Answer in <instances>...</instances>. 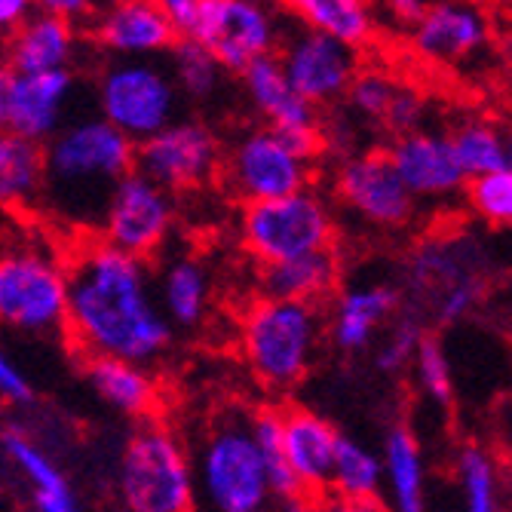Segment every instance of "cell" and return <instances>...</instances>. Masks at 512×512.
<instances>
[{"mask_svg": "<svg viewBox=\"0 0 512 512\" xmlns=\"http://www.w3.org/2000/svg\"><path fill=\"white\" fill-rule=\"evenodd\" d=\"M68 267L65 329L86 359H126L148 365L172 344V325L154 292L148 261L102 240L80 243Z\"/></svg>", "mask_w": 512, "mask_h": 512, "instance_id": "cell-1", "label": "cell"}, {"mask_svg": "<svg viewBox=\"0 0 512 512\" xmlns=\"http://www.w3.org/2000/svg\"><path fill=\"white\" fill-rule=\"evenodd\" d=\"M43 197L53 218L68 224H96L117 188L135 169V145L99 114L65 120V126L43 145Z\"/></svg>", "mask_w": 512, "mask_h": 512, "instance_id": "cell-2", "label": "cell"}, {"mask_svg": "<svg viewBox=\"0 0 512 512\" xmlns=\"http://www.w3.org/2000/svg\"><path fill=\"white\" fill-rule=\"evenodd\" d=\"M188 454L194 512H258L270 506V482L252 433V411L227 408L209 417Z\"/></svg>", "mask_w": 512, "mask_h": 512, "instance_id": "cell-3", "label": "cell"}, {"mask_svg": "<svg viewBox=\"0 0 512 512\" xmlns=\"http://www.w3.org/2000/svg\"><path fill=\"white\" fill-rule=\"evenodd\" d=\"M322 316L313 304L258 298L240 322V350L261 387L289 393L319 353Z\"/></svg>", "mask_w": 512, "mask_h": 512, "instance_id": "cell-4", "label": "cell"}, {"mask_svg": "<svg viewBox=\"0 0 512 512\" xmlns=\"http://www.w3.org/2000/svg\"><path fill=\"white\" fill-rule=\"evenodd\" d=\"M117 482L126 512H194L188 445L163 424H145L126 439Z\"/></svg>", "mask_w": 512, "mask_h": 512, "instance_id": "cell-5", "label": "cell"}, {"mask_svg": "<svg viewBox=\"0 0 512 512\" xmlns=\"http://www.w3.org/2000/svg\"><path fill=\"white\" fill-rule=\"evenodd\" d=\"M240 243L261 264L292 261L310 252L335 249L338 221L332 203L319 191L307 188L279 200L246 203L240 209Z\"/></svg>", "mask_w": 512, "mask_h": 512, "instance_id": "cell-6", "label": "cell"}, {"mask_svg": "<svg viewBox=\"0 0 512 512\" xmlns=\"http://www.w3.org/2000/svg\"><path fill=\"white\" fill-rule=\"evenodd\" d=\"M181 102L169 68L157 59H111L96 77L99 117L132 145L175 123Z\"/></svg>", "mask_w": 512, "mask_h": 512, "instance_id": "cell-7", "label": "cell"}, {"mask_svg": "<svg viewBox=\"0 0 512 512\" xmlns=\"http://www.w3.org/2000/svg\"><path fill=\"white\" fill-rule=\"evenodd\" d=\"M276 0H200L188 34L227 71L243 74L252 62L276 56L292 22Z\"/></svg>", "mask_w": 512, "mask_h": 512, "instance_id": "cell-8", "label": "cell"}, {"mask_svg": "<svg viewBox=\"0 0 512 512\" xmlns=\"http://www.w3.org/2000/svg\"><path fill=\"white\" fill-rule=\"evenodd\" d=\"M68 316V267L46 249L0 252V322L28 335H53Z\"/></svg>", "mask_w": 512, "mask_h": 512, "instance_id": "cell-9", "label": "cell"}, {"mask_svg": "<svg viewBox=\"0 0 512 512\" xmlns=\"http://www.w3.org/2000/svg\"><path fill=\"white\" fill-rule=\"evenodd\" d=\"M218 175L246 206L307 191L313 184V163L292 151L270 126H249L224 148Z\"/></svg>", "mask_w": 512, "mask_h": 512, "instance_id": "cell-10", "label": "cell"}, {"mask_svg": "<svg viewBox=\"0 0 512 512\" xmlns=\"http://www.w3.org/2000/svg\"><path fill=\"white\" fill-rule=\"evenodd\" d=\"M224 145L203 120H175L157 135L135 145V172H142L163 191H194L221 172Z\"/></svg>", "mask_w": 512, "mask_h": 512, "instance_id": "cell-11", "label": "cell"}, {"mask_svg": "<svg viewBox=\"0 0 512 512\" xmlns=\"http://www.w3.org/2000/svg\"><path fill=\"white\" fill-rule=\"evenodd\" d=\"M172 227V194L132 169L126 178L117 181V188L105 206V215L99 221V240L138 261H148L166 249Z\"/></svg>", "mask_w": 512, "mask_h": 512, "instance_id": "cell-12", "label": "cell"}, {"mask_svg": "<svg viewBox=\"0 0 512 512\" xmlns=\"http://www.w3.org/2000/svg\"><path fill=\"white\" fill-rule=\"evenodd\" d=\"M335 197L359 221L378 230H399L417 212V200L405 191L384 151L347 154L335 169Z\"/></svg>", "mask_w": 512, "mask_h": 512, "instance_id": "cell-13", "label": "cell"}, {"mask_svg": "<svg viewBox=\"0 0 512 512\" xmlns=\"http://www.w3.org/2000/svg\"><path fill=\"white\" fill-rule=\"evenodd\" d=\"M276 59L292 89L316 111L341 102L362 68L356 50L307 28H289L276 50Z\"/></svg>", "mask_w": 512, "mask_h": 512, "instance_id": "cell-14", "label": "cell"}, {"mask_svg": "<svg viewBox=\"0 0 512 512\" xmlns=\"http://www.w3.org/2000/svg\"><path fill=\"white\" fill-rule=\"evenodd\" d=\"M240 86L252 111L264 120V126L283 135L292 151H298L310 163L322 154L325 138L319 114L292 89L276 56L252 62L240 74Z\"/></svg>", "mask_w": 512, "mask_h": 512, "instance_id": "cell-15", "label": "cell"}, {"mask_svg": "<svg viewBox=\"0 0 512 512\" xmlns=\"http://www.w3.org/2000/svg\"><path fill=\"white\" fill-rule=\"evenodd\" d=\"M491 16L479 0H436L408 28V43L417 59L439 68L476 59L491 43Z\"/></svg>", "mask_w": 512, "mask_h": 512, "instance_id": "cell-16", "label": "cell"}, {"mask_svg": "<svg viewBox=\"0 0 512 512\" xmlns=\"http://www.w3.org/2000/svg\"><path fill=\"white\" fill-rule=\"evenodd\" d=\"M86 37L111 59H160L181 31L157 0H108Z\"/></svg>", "mask_w": 512, "mask_h": 512, "instance_id": "cell-17", "label": "cell"}, {"mask_svg": "<svg viewBox=\"0 0 512 512\" xmlns=\"http://www.w3.org/2000/svg\"><path fill=\"white\" fill-rule=\"evenodd\" d=\"M384 154L390 157L396 175L405 184V191L417 203L451 200L467 188V175L460 172L445 132L417 129V132L399 135L393 138V145Z\"/></svg>", "mask_w": 512, "mask_h": 512, "instance_id": "cell-18", "label": "cell"}, {"mask_svg": "<svg viewBox=\"0 0 512 512\" xmlns=\"http://www.w3.org/2000/svg\"><path fill=\"white\" fill-rule=\"evenodd\" d=\"M341 433L329 417L310 408H283V454L310 500L329 494Z\"/></svg>", "mask_w": 512, "mask_h": 512, "instance_id": "cell-19", "label": "cell"}, {"mask_svg": "<svg viewBox=\"0 0 512 512\" xmlns=\"http://www.w3.org/2000/svg\"><path fill=\"white\" fill-rule=\"evenodd\" d=\"M399 292L387 283H356L335 295L325 329L341 353H362L399 310Z\"/></svg>", "mask_w": 512, "mask_h": 512, "instance_id": "cell-20", "label": "cell"}, {"mask_svg": "<svg viewBox=\"0 0 512 512\" xmlns=\"http://www.w3.org/2000/svg\"><path fill=\"white\" fill-rule=\"evenodd\" d=\"M74 71L16 74L10 132L46 145L65 126V114L74 99Z\"/></svg>", "mask_w": 512, "mask_h": 512, "instance_id": "cell-21", "label": "cell"}, {"mask_svg": "<svg viewBox=\"0 0 512 512\" xmlns=\"http://www.w3.org/2000/svg\"><path fill=\"white\" fill-rule=\"evenodd\" d=\"M80 53V31L43 13H31L7 37V62L16 74L71 71Z\"/></svg>", "mask_w": 512, "mask_h": 512, "instance_id": "cell-22", "label": "cell"}, {"mask_svg": "<svg viewBox=\"0 0 512 512\" xmlns=\"http://www.w3.org/2000/svg\"><path fill=\"white\" fill-rule=\"evenodd\" d=\"M283 13L313 34L332 37L350 50H362L378 37L375 0H276Z\"/></svg>", "mask_w": 512, "mask_h": 512, "instance_id": "cell-23", "label": "cell"}, {"mask_svg": "<svg viewBox=\"0 0 512 512\" xmlns=\"http://www.w3.org/2000/svg\"><path fill=\"white\" fill-rule=\"evenodd\" d=\"M338 283H341V258L335 249L267 264L258 273L261 298L313 304V307H319V301L329 298L338 289Z\"/></svg>", "mask_w": 512, "mask_h": 512, "instance_id": "cell-24", "label": "cell"}, {"mask_svg": "<svg viewBox=\"0 0 512 512\" xmlns=\"http://www.w3.org/2000/svg\"><path fill=\"white\" fill-rule=\"evenodd\" d=\"M154 292L163 316L178 329H197L212 304V279L200 258L169 255L160 276L154 279Z\"/></svg>", "mask_w": 512, "mask_h": 512, "instance_id": "cell-25", "label": "cell"}, {"mask_svg": "<svg viewBox=\"0 0 512 512\" xmlns=\"http://www.w3.org/2000/svg\"><path fill=\"white\" fill-rule=\"evenodd\" d=\"M4 454L22 473V479L31 485L34 512H80V500H77L68 476L25 430L4 433Z\"/></svg>", "mask_w": 512, "mask_h": 512, "instance_id": "cell-26", "label": "cell"}, {"mask_svg": "<svg viewBox=\"0 0 512 512\" xmlns=\"http://www.w3.org/2000/svg\"><path fill=\"white\" fill-rule=\"evenodd\" d=\"M384 491L390 512H427V463L411 430L393 427L384 439Z\"/></svg>", "mask_w": 512, "mask_h": 512, "instance_id": "cell-27", "label": "cell"}, {"mask_svg": "<svg viewBox=\"0 0 512 512\" xmlns=\"http://www.w3.org/2000/svg\"><path fill=\"white\" fill-rule=\"evenodd\" d=\"M86 378L111 408L129 417H148L160 402L157 381L145 365L126 359H86Z\"/></svg>", "mask_w": 512, "mask_h": 512, "instance_id": "cell-28", "label": "cell"}, {"mask_svg": "<svg viewBox=\"0 0 512 512\" xmlns=\"http://www.w3.org/2000/svg\"><path fill=\"white\" fill-rule=\"evenodd\" d=\"M43 145L0 132V209H31L43 197Z\"/></svg>", "mask_w": 512, "mask_h": 512, "instance_id": "cell-29", "label": "cell"}, {"mask_svg": "<svg viewBox=\"0 0 512 512\" xmlns=\"http://www.w3.org/2000/svg\"><path fill=\"white\" fill-rule=\"evenodd\" d=\"M451 151L460 172L470 178L506 169V129L488 117H467L460 120L451 135Z\"/></svg>", "mask_w": 512, "mask_h": 512, "instance_id": "cell-30", "label": "cell"}, {"mask_svg": "<svg viewBox=\"0 0 512 512\" xmlns=\"http://www.w3.org/2000/svg\"><path fill=\"white\" fill-rule=\"evenodd\" d=\"M329 494L344 500H381L384 494V460L378 451L356 439H341Z\"/></svg>", "mask_w": 512, "mask_h": 512, "instance_id": "cell-31", "label": "cell"}, {"mask_svg": "<svg viewBox=\"0 0 512 512\" xmlns=\"http://www.w3.org/2000/svg\"><path fill=\"white\" fill-rule=\"evenodd\" d=\"M457 485L467 512H503V476L488 448L467 442L454 460Z\"/></svg>", "mask_w": 512, "mask_h": 512, "instance_id": "cell-32", "label": "cell"}, {"mask_svg": "<svg viewBox=\"0 0 512 512\" xmlns=\"http://www.w3.org/2000/svg\"><path fill=\"white\" fill-rule=\"evenodd\" d=\"M169 74L188 102H212L224 89L227 71L203 50L191 37H178V43L169 50Z\"/></svg>", "mask_w": 512, "mask_h": 512, "instance_id": "cell-33", "label": "cell"}, {"mask_svg": "<svg viewBox=\"0 0 512 512\" xmlns=\"http://www.w3.org/2000/svg\"><path fill=\"white\" fill-rule=\"evenodd\" d=\"M411 365H414V378L424 399H430L439 408H448L454 402V371H451L445 347L436 338L424 335V341L414 350Z\"/></svg>", "mask_w": 512, "mask_h": 512, "instance_id": "cell-34", "label": "cell"}, {"mask_svg": "<svg viewBox=\"0 0 512 512\" xmlns=\"http://www.w3.org/2000/svg\"><path fill=\"white\" fill-rule=\"evenodd\" d=\"M463 194H467L470 209L482 221L494 227H512V172L509 169L470 178Z\"/></svg>", "mask_w": 512, "mask_h": 512, "instance_id": "cell-35", "label": "cell"}, {"mask_svg": "<svg viewBox=\"0 0 512 512\" xmlns=\"http://www.w3.org/2000/svg\"><path fill=\"white\" fill-rule=\"evenodd\" d=\"M396 89H399V83L390 74H384L378 68H359V74L353 77L344 99H347V108L356 117L381 123L390 102H393V96H396Z\"/></svg>", "mask_w": 512, "mask_h": 512, "instance_id": "cell-36", "label": "cell"}, {"mask_svg": "<svg viewBox=\"0 0 512 512\" xmlns=\"http://www.w3.org/2000/svg\"><path fill=\"white\" fill-rule=\"evenodd\" d=\"M421 341H424L421 319H417L414 313L396 319V325L387 332V338L375 350V365L381 371H399V368L411 365L414 350H417V344H421Z\"/></svg>", "mask_w": 512, "mask_h": 512, "instance_id": "cell-37", "label": "cell"}, {"mask_svg": "<svg viewBox=\"0 0 512 512\" xmlns=\"http://www.w3.org/2000/svg\"><path fill=\"white\" fill-rule=\"evenodd\" d=\"M424 117H427V99L417 89L399 86L387 114H384V120H381V126L387 132H393V138H399V135L424 129Z\"/></svg>", "mask_w": 512, "mask_h": 512, "instance_id": "cell-38", "label": "cell"}, {"mask_svg": "<svg viewBox=\"0 0 512 512\" xmlns=\"http://www.w3.org/2000/svg\"><path fill=\"white\" fill-rule=\"evenodd\" d=\"M105 4L108 0H34V13L53 16V19L77 28L80 34H86Z\"/></svg>", "mask_w": 512, "mask_h": 512, "instance_id": "cell-39", "label": "cell"}, {"mask_svg": "<svg viewBox=\"0 0 512 512\" xmlns=\"http://www.w3.org/2000/svg\"><path fill=\"white\" fill-rule=\"evenodd\" d=\"M479 298H482V279L479 276L463 279V283L451 286L442 298H436V322L448 325V322L470 316L473 307L479 304Z\"/></svg>", "mask_w": 512, "mask_h": 512, "instance_id": "cell-40", "label": "cell"}, {"mask_svg": "<svg viewBox=\"0 0 512 512\" xmlns=\"http://www.w3.org/2000/svg\"><path fill=\"white\" fill-rule=\"evenodd\" d=\"M0 396H4L7 402H19V405L31 399L28 378L19 371V365L4 353V347H0Z\"/></svg>", "mask_w": 512, "mask_h": 512, "instance_id": "cell-41", "label": "cell"}, {"mask_svg": "<svg viewBox=\"0 0 512 512\" xmlns=\"http://www.w3.org/2000/svg\"><path fill=\"white\" fill-rule=\"evenodd\" d=\"M430 7V0H378L375 10H381L390 22L411 28L417 19H421Z\"/></svg>", "mask_w": 512, "mask_h": 512, "instance_id": "cell-42", "label": "cell"}, {"mask_svg": "<svg viewBox=\"0 0 512 512\" xmlns=\"http://www.w3.org/2000/svg\"><path fill=\"white\" fill-rule=\"evenodd\" d=\"M310 512H390L381 500H344L335 494H322L310 503Z\"/></svg>", "mask_w": 512, "mask_h": 512, "instance_id": "cell-43", "label": "cell"}, {"mask_svg": "<svg viewBox=\"0 0 512 512\" xmlns=\"http://www.w3.org/2000/svg\"><path fill=\"white\" fill-rule=\"evenodd\" d=\"M157 4L166 10V16L175 22V28L184 37V34H188V28H191V22H194V13H197L200 0H157Z\"/></svg>", "mask_w": 512, "mask_h": 512, "instance_id": "cell-44", "label": "cell"}, {"mask_svg": "<svg viewBox=\"0 0 512 512\" xmlns=\"http://www.w3.org/2000/svg\"><path fill=\"white\" fill-rule=\"evenodd\" d=\"M34 13V0H0V31L19 28Z\"/></svg>", "mask_w": 512, "mask_h": 512, "instance_id": "cell-45", "label": "cell"}, {"mask_svg": "<svg viewBox=\"0 0 512 512\" xmlns=\"http://www.w3.org/2000/svg\"><path fill=\"white\" fill-rule=\"evenodd\" d=\"M13 89H16V71L10 65H0V132L10 129Z\"/></svg>", "mask_w": 512, "mask_h": 512, "instance_id": "cell-46", "label": "cell"}, {"mask_svg": "<svg viewBox=\"0 0 512 512\" xmlns=\"http://www.w3.org/2000/svg\"><path fill=\"white\" fill-rule=\"evenodd\" d=\"M500 53H503L506 65L512 68V25L506 28V34H503V40H500Z\"/></svg>", "mask_w": 512, "mask_h": 512, "instance_id": "cell-47", "label": "cell"}, {"mask_svg": "<svg viewBox=\"0 0 512 512\" xmlns=\"http://www.w3.org/2000/svg\"><path fill=\"white\" fill-rule=\"evenodd\" d=\"M503 512H512V473L503 482Z\"/></svg>", "mask_w": 512, "mask_h": 512, "instance_id": "cell-48", "label": "cell"}, {"mask_svg": "<svg viewBox=\"0 0 512 512\" xmlns=\"http://www.w3.org/2000/svg\"><path fill=\"white\" fill-rule=\"evenodd\" d=\"M506 169L512 172V129H506Z\"/></svg>", "mask_w": 512, "mask_h": 512, "instance_id": "cell-49", "label": "cell"}, {"mask_svg": "<svg viewBox=\"0 0 512 512\" xmlns=\"http://www.w3.org/2000/svg\"><path fill=\"white\" fill-rule=\"evenodd\" d=\"M258 512H279V509H276V506L270 503V506H264V509H258Z\"/></svg>", "mask_w": 512, "mask_h": 512, "instance_id": "cell-50", "label": "cell"}]
</instances>
